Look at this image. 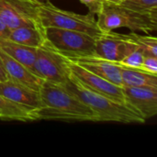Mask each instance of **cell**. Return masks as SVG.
<instances>
[{
  "instance_id": "19",
  "label": "cell",
  "mask_w": 157,
  "mask_h": 157,
  "mask_svg": "<svg viewBox=\"0 0 157 157\" xmlns=\"http://www.w3.org/2000/svg\"><path fill=\"white\" fill-rule=\"evenodd\" d=\"M120 4L138 12L157 13V0H121Z\"/></svg>"
},
{
  "instance_id": "24",
  "label": "cell",
  "mask_w": 157,
  "mask_h": 157,
  "mask_svg": "<svg viewBox=\"0 0 157 157\" xmlns=\"http://www.w3.org/2000/svg\"><path fill=\"white\" fill-rule=\"evenodd\" d=\"M8 79V76L5 71V69L3 68L1 63H0V82H4V81H6Z\"/></svg>"
},
{
  "instance_id": "10",
  "label": "cell",
  "mask_w": 157,
  "mask_h": 157,
  "mask_svg": "<svg viewBox=\"0 0 157 157\" xmlns=\"http://www.w3.org/2000/svg\"><path fill=\"white\" fill-rule=\"evenodd\" d=\"M126 103L136 109L145 120L157 113V87L122 86Z\"/></svg>"
},
{
  "instance_id": "21",
  "label": "cell",
  "mask_w": 157,
  "mask_h": 157,
  "mask_svg": "<svg viewBox=\"0 0 157 157\" xmlns=\"http://www.w3.org/2000/svg\"><path fill=\"white\" fill-rule=\"evenodd\" d=\"M141 70L157 75V57L152 55H145L141 65Z\"/></svg>"
},
{
  "instance_id": "15",
  "label": "cell",
  "mask_w": 157,
  "mask_h": 157,
  "mask_svg": "<svg viewBox=\"0 0 157 157\" xmlns=\"http://www.w3.org/2000/svg\"><path fill=\"white\" fill-rule=\"evenodd\" d=\"M32 108L13 102L0 95V120L34 121H36Z\"/></svg>"
},
{
  "instance_id": "20",
  "label": "cell",
  "mask_w": 157,
  "mask_h": 157,
  "mask_svg": "<svg viewBox=\"0 0 157 157\" xmlns=\"http://www.w3.org/2000/svg\"><path fill=\"white\" fill-rule=\"evenodd\" d=\"M145 55H146L145 52L142 49L137 48L133 52H132L130 54H128L125 58H123L121 62H119L118 63L124 67L140 69Z\"/></svg>"
},
{
  "instance_id": "22",
  "label": "cell",
  "mask_w": 157,
  "mask_h": 157,
  "mask_svg": "<svg viewBox=\"0 0 157 157\" xmlns=\"http://www.w3.org/2000/svg\"><path fill=\"white\" fill-rule=\"evenodd\" d=\"M89 10V14L98 15L102 8L105 0H79Z\"/></svg>"
},
{
  "instance_id": "23",
  "label": "cell",
  "mask_w": 157,
  "mask_h": 157,
  "mask_svg": "<svg viewBox=\"0 0 157 157\" xmlns=\"http://www.w3.org/2000/svg\"><path fill=\"white\" fill-rule=\"evenodd\" d=\"M10 32L9 28L6 25L4 20L0 16V39H6Z\"/></svg>"
},
{
  "instance_id": "8",
  "label": "cell",
  "mask_w": 157,
  "mask_h": 157,
  "mask_svg": "<svg viewBox=\"0 0 157 157\" xmlns=\"http://www.w3.org/2000/svg\"><path fill=\"white\" fill-rule=\"evenodd\" d=\"M137 48L127 35L112 31H103L95 40L96 55L116 63L121 62Z\"/></svg>"
},
{
  "instance_id": "26",
  "label": "cell",
  "mask_w": 157,
  "mask_h": 157,
  "mask_svg": "<svg viewBox=\"0 0 157 157\" xmlns=\"http://www.w3.org/2000/svg\"><path fill=\"white\" fill-rule=\"evenodd\" d=\"M37 1H40V0H37Z\"/></svg>"
},
{
  "instance_id": "16",
  "label": "cell",
  "mask_w": 157,
  "mask_h": 157,
  "mask_svg": "<svg viewBox=\"0 0 157 157\" xmlns=\"http://www.w3.org/2000/svg\"><path fill=\"white\" fill-rule=\"evenodd\" d=\"M6 39L34 48H39L46 42L44 28L35 27H18L12 29Z\"/></svg>"
},
{
  "instance_id": "3",
  "label": "cell",
  "mask_w": 157,
  "mask_h": 157,
  "mask_svg": "<svg viewBox=\"0 0 157 157\" xmlns=\"http://www.w3.org/2000/svg\"><path fill=\"white\" fill-rule=\"evenodd\" d=\"M97 23L104 31H113L115 29L127 28L132 32L143 31L149 33L157 29V13L138 12L121 4L104 1Z\"/></svg>"
},
{
  "instance_id": "17",
  "label": "cell",
  "mask_w": 157,
  "mask_h": 157,
  "mask_svg": "<svg viewBox=\"0 0 157 157\" xmlns=\"http://www.w3.org/2000/svg\"><path fill=\"white\" fill-rule=\"evenodd\" d=\"M122 86H152L157 87V75L141 69L129 68L121 65Z\"/></svg>"
},
{
  "instance_id": "18",
  "label": "cell",
  "mask_w": 157,
  "mask_h": 157,
  "mask_svg": "<svg viewBox=\"0 0 157 157\" xmlns=\"http://www.w3.org/2000/svg\"><path fill=\"white\" fill-rule=\"evenodd\" d=\"M136 46L142 49L146 55H152L157 57V39L154 36H143L136 32H132L127 35Z\"/></svg>"
},
{
  "instance_id": "4",
  "label": "cell",
  "mask_w": 157,
  "mask_h": 157,
  "mask_svg": "<svg viewBox=\"0 0 157 157\" xmlns=\"http://www.w3.org/2000/svg\"><path fill=\"white\" fill-rule=\"evenodd\" d=\"M40 17L41 25L63 29L76 30L89 34L95 38L103 31L99 29L94 15H81L71 11L60 9L50 2L41 3L40 6Z\"/></svg>"
},
{
  "instance_id": "12",
  "label": "cell",
  "mask_w": 157,
  "mask_h": 157,
  "mask_svg": "<svg viewBox=\"0 0 157 157\" xmlns=\"http://www.w3.org/2000/svg\"><path fill=\"white\" fill-rule=\"evenodd\" d=\"M0 63L9 79L39 91L44 82L24 64L11 58L0 49Z\"/></svg>"
},
{
  "instance_id": "1",
  "label": "cell",
  "mask_w": 157,
  "mask_h": 157,
  "mask_svg": "<svg viewBox=\"0 0 157 157\" xmlns=\"http://www.w3.org/2000/svg\"><path fill=\"white\" fill-rule=\"evenodd\" d=\"M41 105L34 109L36 121H99L98 115L64 86L44 81L39 90Z\"/></svg>"
},
{
  "instance_id": "11",
  "label": "cell",
  "mask_w": 157,
  "mask_h": 157,
  "mask_svg": "<svg viewBox=\"0 0 157 157\" xmlns=\"http://www.w3.org/2000/svg\"><path fill=\"white\" fill-rule=\"evenodd\" d=\"M91 73L105 78L106 80L122 86L121 65L116 62L109 61L96 54L84 56L71 60Z\"/></svg>"
},
{
  "instance_id": "2",
  "label": "cell",
  "mask_w": 157,
  "mask_h": 157,
  "mask_svg": "<svg viewBox=\"0 0 157 157\" xmlns=\"http://www.w3.org/2000/svg\"><path fill=\"white\" fill-rule=\"evenodd\" d=\"M64 87L88 106L98 115L99 121L143 124L146 121L129 104L117 102L87 89L73 75H71Z\"/></svg>"
},
{
  "instance_id": "9",
  "label": "cell",
  "mask_w": 157,
  "mask_h": 157,
  "mask_svg": "<svg viewBox=\"0 0 157 157\" xmlns=\"http://www.w3.org/2000/svg\"><path fill=\"white\" fill-rule=\"evenodd\" d=\"M70 67L72 75L87 89L109 98L117 102L126 104L122 86L115 85L105 78L91 73L73 61H71Z\"/></svg>"
},
{
  "instance_id": "14",
  "label": "cell",
  "mask_w": 157,
  "mask_h": 157,
  "mask_svg": "<svg viewBox=\"0 0 157 157\" xmlns=\"http://www.w3.org/2000/svg\"><path fill=\"white\" fill-rule=\"evenodd\" d=\"M0 49L14 60L32 69L36 59L37 48L17 43L8 39H0Z\"/></svg>"
},
{
  "instance_id": "13",
  "label": "cell",
  "mask_w": 157,
  "mask_h": 157,
  "mask_svg": "<svg viewBox=\"0 0 157 157\" xmlns=\"http://www.w3.org/2000/svg\"><path fill=\"white\" fill-rule=\"evenodd\" d=\"M0 95L13 102L35 109L41 105L39 91L9 78L6 81L0 82Z\"/></svg>"
},
{
  "instance_id": "25",
  "label": "cell",
  "mask_w": 157,
  "mask_h": 157,
  "mask_svg": "<svg viewBox=\"0 0 157 157\" xmlns=\"http://www.w3.org/2000/svg\"><path fill=\"white\" fill-rule=\"evenodd\" d=\"M108 2H111V3H116V4H120L121 2V0H105Z\"/></svg>"
},
{
  "instance_id": "5",
  "label": "cell",
  "mask_w": 157,
  "mask_h": 157,
  "mask_svg": "<svg viewBox=\"0 0 157 157\" xmlns=\"http://www.w3.org/2000/svg\"><path fill=\"white\" fill-rule=\"evenodd\" d=\"M47 42L69 60L94 55L96 38L85 32L45 27Z\"/></svg>"
},
{
  "instance_id": "7",
  "label": "cell",
  "mask_w": 157,
  "mask_h": 157,
  "mask_svg": "<svg viewBox=\"0 0 157 157\" xmlns=\"http://www.w3.org/2000/svg\"><path fill=\"white\" fill-rule=\"evenodd\" d=\"M40 1L0 0V16L9 29L18 27L43 28L40 17Z\"/></svg>"
},
{
  "instance_id": "6",
  "label": "cell",
  "mask_w": 157,
  "mask_h": 157,
  "mask_svg": "<svg viewBox=\"0 0 157 157\" xmlns=\"http://www.w3.org/2000/svg\"><path fill=\"white\" fill-rule=\"evenodd\" d=\"M71 61L50 45L47 40L37 48L36 59L31 71L44 81L64 86L72 73Z\"/></svg>"
}]
</instances>
